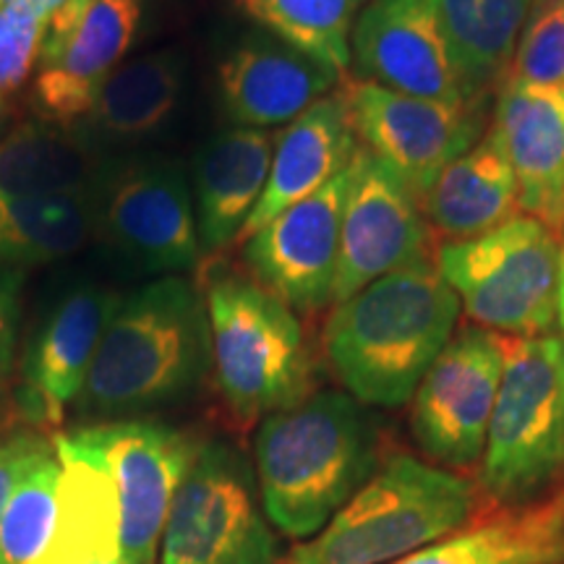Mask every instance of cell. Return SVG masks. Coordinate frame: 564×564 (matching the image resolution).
<instances>
[{
  "mask_svg": "<svg viewBox=\"0 0 564 564\" xmlns=\"http://www.w3.org/2000/svg\"><path fill=\"white\" fill-rule=\"evenodd\" d=\"M183 89V61L173 51L139 55L105 79L89 121L112 139H141L171 121Z\"/></svg>",
  "mask_w": 564,
  "mask_h": 564,
  "instance_id": "484cf974",
  "label": "cell"
},
{
  "mask_svg": "<svg viewBox=\"0 0 564 564\" xmlns=\"http://www.w3.org/2000/svg\"><path fill=\"white\" fill-rule=\"evenodd\" d=\"M212 371L225 411L249 429L312 394L299 316L259 282L225 274L207 288Z\"/></svg>",
  "mask_w": 564,
  "mask_h": 564,
  "instance_id": "5b68a950",
  "label": "cell"
},
{
  "mask_svg": "<svg viewBox=\"0 0 564 564\" xmlns=\"http://www.w3.org/2000/svg\"><path fill=\"white\" fill-rule=\"evenodd\" d=\"M419 264H436L421 196L361 144L343 212L333 306L384 274Z\"/></svg>",
  "mask_w": 564,
  "mask_h": 564,
  "instance_id": "30bf717a",
  "label": "cell"
},
{
  "mask_svg": "<svg viewBox=\"0 0 564 564\" xmlns=\"http://www.w3.org/2000/svg\"><path fill=\"white\" fill-rule=\"evenodd\" d=\"M110 564H123V560H118V562H110Z\"/></svg>",
  "mask_w": 564,
  "mask_h": 564,
  "instance_id": "74e56055",
  "label": "cell"
},
{
  "mask_svg": "<svg viewBox=\"0 0 564 564\" xmlns=\"http://www.w3.org/2000/svg\"><path fill=\"white\" fill-rule=\"evenodd\" d=\"M212 369L207 301L178 274L118 301L76 400L91 419L123 421L181 403Z\"/></svg>",
  "mask_w": 564,
  "mask_h": 564,
  "instance_id": "3957f363",
  "label": "cell"
},
{
  "mask_svg": "<svg viewBox=\"0 0 564 564\" xmlns=\"http://www.w3.org/2000/svg\"><path fill=\"white\" fill-rule=\"evenodd\" d=\"M274 139L264 129H228L196 154V228L202 257L236 243L270 178Z\"/></svg>",
  "mask_w": 564,
  "mask_h": 564,
  "instance_id": "603a6c76",
  "label": "cell"
},
{
  "mask_svg": "<svg viewBox=\"0 0 564 564\" xmlns=\"http://www.w3.org/2000/svg\"><path fill=\"white\" fill-rule=\"evenodd\" d=\"M352 126L366 150L426 196L449 162L486 133V102L449 105L403 95L373 82H345Z\"/></svg>",
  "mask_w": 564,
  "mask_h": 564,
  "instance_id": "8fae6325",
  "label": "cell"
},
{
  "mask_svg": "<svg viewBox=\"0 0 564 564\" xmlns=\"http://www.w3.org/2000/svg\"><path fill=\"white\" fill-rule=\"evenodd\" d=\"M560 327L564 333V262H562V293H560Z\"/></svg>",
  "mask_w": 564,
  "mask_h": 564,
  "instance_id": "d590c367",
  "label": "cell"
},
{
  "mask_svg": "<svg viewBox=\"0 0 564 564\" xmlns=\"http://www.w3.org/2000/svg\"><path fill=\"white\" fill-rule=\"evenodd\" d=\"M502 382V335L468 324L421 379L413 394L411 434L429 463L465 470L481 463Z\"/></svg>",
  "mask_w": 564,
  "mask_h": 564,
  "instance_id": "9c48e42d",
  "label": "cell"
},
{
  "mask_svg": "<svg viewBox=\"0 0 564 564\" xmlns=\"http://www.w3.org/2000/svg\"><path fill=\"white\" fill-rule=\"evenodd\" d=\"M58 518V457L47 444L19 478L0 518V564H47Z\"/></svg>",
  "mask_w": 564,
  "mask_h": 564,
  "instance_id": "f546056e",
  "label": "cell"
},
{
  "mask_svg": "<svg viewBox=\"0 0 564 564\" xmlns=\"http://www.w3.org/2000/svg\"><path fill=\"white\" fill-rule=\"evenodd\" d=\"M53 13L30 0L0 9V97L24 87L37 68Z\"/></svg>",
  "mask_w": 564,
  "mask_h": 564,
  "instance_id": "1f68e13d",
  "label": "cell"
},
{
  "mask_svg": "<svg viewBox=\"0 0 564 564\" xmlns=\"http://www.w3.org/2000/svg\"><path fill=\"white\" fill-rule=\"evenodd\" d=\"M350 183L352 162L327 186L280 212L243 241V262L253 282L293 312H319L333 303Z\"/></svg>",
  "mask_w": 564,
  "mask_h": 564,
  "instance_id": "9a60e30c",
  "label": "cell"
},
{
  "mask_svg": "<svg viewBox=\"0 0 564 564\" xmlns=\"http://www.w3.org/2000/svg\"><path fill=\"white\" fill-rule=\"evenodd\" d=\"M564 476V335L502 337V382L481 457L486 502L528 505Z\"/></svg>",
  "mask_w": 564,
  "mask_h": 564,
  "instance_id": "8992f818",
  "label": "cell"
},
{
  "mask_svg": "<svg viewBox=\"0 0 564 564\" xmlns=\"http://www.w3.org/2000/svg\"><path fill=\"white\" fill-rule=\"evenodd\" d=\"M3 110H6L3 108V97H0V118H3Z\"/></svg>",
  "mask_w": 564,
  "mask_h": 564,
  "instance_id": "8d00e7d4",
  "label": "cell"
},
{
  "mask_svg": "<svg viewBox=\"0 0 564 564\" xmlns=\"http://www.w3.org/2000/svg\"><path fill=\"white\" fill-rule=\"evenodd\" d=\"M460 308L436 264L405 267L335 303L324 356L358 403L400 408L453 340Z\"/></svg>",
  "mask_w": 564,
  "mask_h": 564,
  "instance_id": "6da1fadb",
  "label": "cell"
},
{
  "mask_svg": "<svg viewBox=\"0 0 564 564\" xmlns=\"http://www.w3.org/2000/svg\"><path fill=\"white\" fill-rule=\"evenodd\" d=\"M21 316V272L0 262V392L9 382L17 356V329Z\"/></svg>",
  "mask_w": 564,
  "mask_h": 564,
  "instance_id": "d6a6232c",
  "label": "cell"
},
{
  "mask_svg": "<svg viewBox=\"0 0 564 564\" xmlns=\"http://www.w3.org/2000/svg\"><path fill=\"white\" fill-rule=\"evenodd\" d=\"M82 432L105 455L116 478L123 564H154L175 491L202 444L178 429L141 419L91 423Z\"/></svg>",
  "mask_w": 564,
  "mask_h": 564,
  "instance_id": "7c38bea8",
  "label": "cell"
},
{
  "mask_svg": "<svg viewBox=\"0 0 564 564\" xmlns=\"http://www.w3.org/2000/svg\"><path fill=\"white\" fill-rule=\"evenodd\" d=\"M118 301L102 288H76L63 295L32 337L21 361L17 411L34 432H55L79 400Z\"/></svg>",
  "mask_w": 564,
  "mask_h": 564,
  "instance_id": "e0dca14e",
  "label": "cell"
},
{
  "mask_svg": "<svg viewBox=\"0 0 564 564\" xmlns=\"http://www.w3.org/2000/svg\"><path fill=\"white\" fill-rule=\"evenodd\" d=\"M9 3H17V0H0V9H3V6H9ZM30 3H37V6H42V9H45L47 13H58L63 6L68 3V0H30Z\"/></svg>",
  "mask_w": 564,
  "mask_h": 564,
  "instance_id": "e575fe53",
  "label": "cell"
},
{
  "mask_svg": "<svg viewBox=\"0 0 564 564\" xmlns=\"http://www.w3.org/2000/svg\"><path fill=\"white\" fill-rule=\"evenodd\" d=\"M358 150H361V139L352 126L348 97L340 87L314 102L274 139L267 188L241 230L238 243L264 228L280 212L316 194L343 171H348Z\"/></svg>",
  "mask_w": 564,
  "mask_h": 564,
  "instance_id": "ffe728a7",
  "label": "cell"
},
{
  "mask_svg": "<svg viewBox=\"0 0 564 564\" xmlns=\"http://www.w3.org/2000/svg\"><path fill=\"white\" fill-rule=\"evenodd\" d=\"M507 79L564 87V0H533Z\"/></svg>",
  "mask_w": 564,
  "mask_h": 564,
  "instance_id": "4dcf8cb0",
  "label": "cell"
},
{
  "mask_svg": "<svg viewBox=\"0 0 564 564\" xmlns=\"http://www.w3.org/2000/svg\"><path fill=\"white\" fill-rule=\"evenodd\" d=\"M37 432H6L0 434V518H3L6 505H9L19 478L24 476L26 465L47 447Z\"/></svg>",
  "mask_w": 564,
  "mask_h": 564,
  "instance_id": "836d02e7",
  "label": "cell"
},
{
  "mask_svg": "<svg viewBox=\"0 0 564 564\" xmlns=\"http://www.w3.org/2000/svg\"><path fill=\"white\" fill-rule=\"evenodd\" d=\"M108 241L144 272L194 270L202 259L188 183L173 162H139L112 178L100 215Z\"/></svg>",
  "mask_w": 564,
  "mask_h": 564,
  "instance_id": "2e32d148",
  "label": "cell"
},
{
  "mask_svg": "<svg viewBox=\"0 0 564 564\" xmlns=\"http://www.w3.org/2000/svg\"><path fill=\"white\" fill-rule=\"evenodd\" d=\"M533 0H434L457 68L476 100L502 87Z\"/></svg>",
  "mask_w": 564,
  "mask_h": 564,
  "instance_id": "d4e9b609",
  "label": "cell"
},
{
  "mask_svg": "<svg viewBox=\"0 0 564 564\" xmlns=\"http://www.w3.org/2000/svg\"><path fill=\"white\" fill-rule=\"evenodd\" d=\"M257 484L270 523L314 539L382 465V432L348 392H316L259 423Z\"/></svg>",
  "mask_w": 564,
  "mask_h": 564,
  "instance_id": "7a4b0ae2",
  "label": "cell"
},
{
  "mask_svg": "<svg viewBox=\"0 0 564 564\" xmlns=\"http://www.w3.org/2000/svg\"><path fill=\"white\" fill-rule=\"evenodd\" d=\"M478 486L455 470L392 453L361 491L282 564H392L457 531L478 510Z\"/></svg>",
  "mask_w": 564,
  "mask_h": 564,
  "instance_id": "277c9868",
  "label": "cell"
},
{
  "mask_svg": "<svg viewBox=\"0 0 564 564\" xmlns=\"http://www.w3.org/2000/svg\"><path fill=\"white\" fill-rule=\"evenodd\" d=\"M491 129L512 165L523 215L564 236V87L505 79Z\"/></svg>",
  "mask_w": 564,
  "mask_h": 564,
  "instance_id": "d6986e66",
  "label": "cell"
},
{
  "mask_svg": "<svg viewBox=\"0 0 564 564\" xmlns=\"http://www.w3.org/2000/svg\"><path fill=\"white\" fill-rule=\"evenodd\" d=\"M423 215L444 243L470 241L520 215L518 181L491 126L436 175L423 196Z\"/></svg>",
  "mask_w": 564,
  "mask_h": 564,
  "instance_id": "cb8c5ba5",
  "label": "cell"
},
{
  "mask_svg": "<svg viewBox=\"0 0 564 564\" xmlns=\"http://www.w3.org/2000/svg\"><path fill=\"white\" fill-rule=\"evenodd\" d=\"M162 564H282L249 463L223 442L202 444L175 491Z\"/></svg>",
  "mask_w": 564,
  "mask_h": 564,
  "instance_id": "ba28073f",
  "label": "cell"
},
{
  "mask_svg": "<svg viewBox=\"0 0 564 564\" xmlns=\"http://www.w3.org/2000/svg\"><path fill=\"white\" fill-rule=\"evenodd\" d=\"M562 262V232L531 215L436 249V270L468 319L502 337L552 335L560 327Z\"/></svg>",
  "mask_w": 564,
  "mask_h": 564,
  "instance_id": "52a82bcc",
  "label": "cell"
},
{
  "mask_svg": "<svg viewBox=\"0 0 564 564\" xmlns=\"http://www.w3.org/2000/svg\"><path fill=\"white\" fill-rule=\"evenodd\" d=\"M97 223L89 192L0 199V262H53L79 251Z\"/></svg>",
  "mask_w": 564,
  "mask_h": 564,
  "instance_id": "4316f807",
  "label": "cell"
},
{
  "mask_svg": "<svg viewBox=\"0 0 564 564\" xmlns=\"http://www.w3.org/2000/svg\"><path fill=\"white\" fill-rule=\"evenodd\" d=\"M343 76L278 37H253L225 55L217 68L223 110L241 129L293 123Z\"/></svg>",
  "mask_w": 564,
  "mask_h": 564,
  "instance_id": "ac0fdd59",
  "label": "cell"
},
{
  "mask_svg": "<svg viewBox=\"0 0 564 564\" xmlns=\"http://www.w3.org/2000/svg\"><path fill=\"white\" fill-rule=\"evenodd\" d=\"M364 82L449 105L476 100L457 68L434 0H366L350 34Z\"/></svg>",
  "mask_w": 564,
  "mask_h": 564,
  "instance_id": "5bb4252c",
  "label": "cell"
},
{
  "mask_svg": "<svg viewBox=\"0 0 564 564\" xmlns=\"http://www.w3.org/2000/svg\"><path fill=\"white\" fill-rule=\"evenodd\" d=\"M58 518L47 564L121 560V502L105 455L82 429L58 434Z\"/></svg>",
  "mask_w": 564,
  "mask_h": 564,
  "instance_id": "44dd1931",
  "label": "cell"
},
{
  "mask_svg": "<svg viewBox=\"0 0 564 564\" xmlns=\"http://www.w3.org/2000/svg\"><path fill=\"white\" fill-rule=\"evenodd\" d=\"M144 0H68L42 45L32 100L47 121L89 116L105 79L137 40Z\"/></svg>",
  "mask_w": 564,
  "mask_h": 564,
  "instance_id": "4fadbf2b",
  "label": "cell"
},
{
  "mask_svg": "<svg viewBox=\"0 0 564 564\" xmlns=\"http://www.w3.org/2000/svg\"><path fill=\"white\" fill-rule=\"evenodd\" d=\"M91 160L79 141L45 126H21L0 144V199L87 192Z\"/></svg>",
  "mask_w": 564,
  "mask_h": 564,
  "instance_id": "83f0119b",
  "label": "cell"
},
{
  "mask_svg": "<svg viewBox=\"0 0 564 564\" xmlns=\"http://www.w3.org/2000/svg\"><path fill=\"white\" fill-rule=\"evenodd\" d=\"M392 564H564V484L528 505L486 502L481 518Z\"/></svg>",
  "mask_w": 564,
  "mask_h": 564,
  "instance_id": "7402d4cb",
  "label": "cell"
},
{
  "mask_svg": "<svg viewBox=\"0 0 564 564\" xmlns=\"http://www.w3.org/2000/svg\"><path fill=\"white\" fill-rule=\"evenodd\" d=\"M238 6L272 37L348 74L350 34L366 0H238Z\"/></svg>",
  "mask_w": 564,
  "mask_h": 564,
  "instance_id": "f1b7e54d",
  "label": "cell"
}]
</instances>
